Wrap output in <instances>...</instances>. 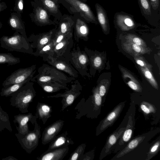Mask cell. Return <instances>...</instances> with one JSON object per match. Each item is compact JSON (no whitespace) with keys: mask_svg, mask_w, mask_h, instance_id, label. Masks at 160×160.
Instances as JSON below:
<instances>
[{"mask_svg":"<svg viewBox=\"0 0 160 160\" xmlns=\"http://www.w3.org/2000/svg\"><path fill=\"white\" fill-rule=\"evenodd\" d=\"M68 76L61 71L47 64H43L38 69V73L34 76L30 81L36 82L54 81L62 84H67L76 79Z\"/></svg>","mask_w":160,"mask_h":160,"instance_id":"6da1fadb","label":"cell"},{"mask_svg":"<svg viewBox=\"0 0 160 160\" xmlns=\"http://www.w3.org/2000/svg\"><path fill=\"white\" fill-rule=\"evenodd\" d=\"M33 85L32 82H29L11 95V101L12 105L18 108L22 112H28L29 104L36 96Z\"/></svg>","mask_w":160,"mask_h":160,"instance_id":"7a4b0ae2","label":"cell"},{"mask_svg":"<svg viewBox=\"0 0 160 160\" xmlns=\"http://www.w3.org/2000/svg\"><path fill=\"white\" fill-rule=\"evenodd\" d=\"M0 44L2 48L9 51L32 55L33 52L28 38L19 33H15L11 36H2L0 39Z\"/></svg>","mask_w":160,"mask_h":160,"instance_id":"3957f363","label":"cell"},{"mask_svg":"<svg viewBox=\"0 0 160 160\" xmlns=\"http://www.w3.org/2000/svg\"><path fill=\"white\" fill-rule=\"evenodd\" d=\"M66 58L81 75L88 76L87 66L88 59L85 51H81L78 46L72 48Z\"/></svg>","mask_w":160,"mask_h":160,"instance_id":"277c9868","label":"cell"},{"mask_svg":"<svg viewBox=\"0 0 160 160\" xmlns=\"http://www.w3.org/2000/svg\"><path fill=\"white\" fill-rule=\"evenodd\" d=\"M82 90V86L79 82L76 80L72 82L70 89L66 90L63 93L48 96L46 98H62V107L61 110L63 111L73 103L75 99L80 95Z\"/></svg>","mask_w":160,"mask_h":160,"instance_id":"5b68a950","label":"cell"},{"mask_svg":"<svg viewBox=\"0 0 160 160\" xmlns=\"http://www.w3.org/2000/svg\"><path fill=\"white\" fill-rule=\"evenodd\" d=\"M36 66L33 65L25 68H19L8 76L2 83L3 87L25 81H30L36 72Z\"/></svg>","mask_w":160,"mask_h":160,"instance_id":"8992f818","label":"cell"},{"mask_svg":"<svg viewBox=\"0 0 160 160\" xmlns=\"http://www.w3.org/2000/svg\"><path fill=\"white\" fill-rule=\"evenodd\" d=\"M45 62L58 70L65 72L71 77L76 78L78 77V72L65 58H55L49 56Z\"/></svg>","mask_w":160,"mask_h":160,"instance_id":"52a82bcc","label":"cell"},{"mask_svg":"<svg viewBox=\"0 0 160 160\" xmlns=\"http://www.w3.org/2000/svg\"><path fill=\"white\" fill-rule=\"evenodd\" d=\"M34 125V130L31 131H29L27 133L24 135L25 136L22 140L23 148L29 153L37 148L41 137V128L37 121H35Z\"/></svg>","mask_w":160,"mask_h":160,"instance_id":"ba28073f","label":"cell"},{"mask_svg":"<svg viewBox=\"0 0 160 160\" xmlns=\"http://www.w3.org/2000/svg\"><path fill=\"white\" fill-rule=\"evenodd\" d=\"M57 29L55 28L47 32L33 35L28 38L32 48L36 49L35 52L38 51L52 40L55 37Z\"/></svg>","mask_w":160,"mask_h":160,"instance_id":"9c48e42d","label":"cell"},{"mask_svg":"<svg viewBox=\"0 0 160 160\" xmlns=\"http://www.w3.org/2000/svg\"><path fill=\"white\" fill-rule=\"evenodd\" d=\"M74 8L85 21L97 24L98 21L89 6L79 0H65Z\"/></svg>","mask_w":160,"mask_h":160,"instance_id":"30bf717a","label":"cell"},{"mask_svg":"<svg viewBox=\"0 0 160 160\" xmlns=\"http://www.w3.org/2000/svg\"><path fill=\"white\" fill-rule=\"evenodd\" d=\"M64 122L62 120H58L45 128L41 138L42 143L43 145L50 142L56 138L61 130Z\"/></svg>","mask_w":160,"mask_h":160,"instance_id":"8fae6325","label":"cell"},{"mask_svg":"<svg viewBox=\"0 0 160 160\" xmlns=\"http://www.w3.org/2000/svg\"><path fill=\"white\" fill-rule=\"evenodd\" d=\"M124 102L120 103L100 122L96 129V135H98L112 125L119 116L124 106Z\"/></svg>","mask_w":160,"mask_h":160,"instance_id":"7c38bea8","label":"cell"},{"mask_svg":"<svg viewBox=\"0 0 160 160\" xmlns=\"http://www.w3.org/2000/svg\"><path fill=\"white\" fill-rule=\"evenodd\" d=\"M73 45L72 35L65 38L55 46L53 57L66 58L69 55Z\"/></svg>","mask_w":160,"mask_h":160,"instance_id":"4fadbf2b","label":"cell"},{"mask_svg":"<svg viewBox=\"0 0 160 160\" xmlns=\"http://www.w3.org/2000/svg\"><path fill=\"white\" fill-rule=\"evenodd\" d=\"M74 142L72 138L68 135V132L65 131L61 134L57 136L51 142L47 150V152L52 150L68 146L73 145Z\"/></svg>","mask_w":160,"mask_h":160,"instance_id":"5bb4252c","label":"cell"},{"mask_svg":"<svg viewBox=\"0 0 160 160\" xmlns=\"http://www.w3.org/2000/svg\"><path fill=\"white\" fill-rule=\"evenodd\" d=\"M74 38L75 40L78 42L79 39L86 40L88 33V26L82 19V18H77L74 19Z\"/></svg>","mask_w":160,"mask_h":160,"instance_id":"9a60e30c","label":"cell"},{"mask_svg":"<svg viewBox=\"0 0 160 160\" xmlns=\"http://www.w3.org/2000/svg\"><path fill=\"white\" fill-rule=\"evenodd\" d=\"M125 128H121L111 134L108 138L105 145L101 153L100 159L101 160L111 152L112 148L122 136Z\"/></svg>","mask_w":160,"mask_h":160,"instance_id":"2e32d148","label":"cell"},{"mask_svg":"<svg viewBox=\"0 0 160 160\" xmlns=\"http://www.w3.org/2000/svg\"><path fill=\"white\" fill-rule=\"evenodd\" d=\"M37 118L35 116H33L31 113L25 115H18L15 116V120L18 124V130L19 132L22 135H24L29 131L28 122L30 121L34 124Z\"/></svg>","mask_w":160,"mask_h":160,"instance_id":"e0dca14e","label":"cell"},{"mask_svg":"<svg viewBox=\"0 0 160 160\" xmlns=\"http://www.w3.org/2000/svg\"><path fill=\"white\" fill-rule=\"evenodd\" d=\"M69 151L68 146L44 152L37 159L38 160H62Z\"/></svg>","mask_w":160,"mask_h":160,"instance_id":"ac0fdd59","label":"cell"},{"mask_svg":"<svg viewBox=\"0 0 160 160\" xmlns=\"http://www.w3.org/2000/svg\"><path fill=\"white\" fill-rule=\"evenodd\" d=\"M52 107L43 102H38L36 107V118L42 120L43 124L46 123L48 119L51 116Z\"/></svg>","mask_w":160,"mask_h":160,"instance_id":"d6986e66","label":"cell"},{"mask_svg":"<svg viewBox=\"0 0 160 160\" xmlns=\"http://www.w3.org/2000/svg\"><path fill=\"white\" fill-rule=\"evenodd\" d=\"M59 22L57 30L63 34L72 32L74 28V18L67 15L62 16Z\"/></svg>","mask_w":160,"mask_h":160,"instance_id":"ffe728a7","label":"cell"},{"mask_svg":"<svg viewBox=\"0 0 160 160\" xmlns=\"http://www.w3.org/2000/svg\"><path fill=\"white\" fill-rule=\"evenodd\" d=\"M35 18L36 22L41 26L55 24L54 22L50 19L45 8L42 7L38 6L36 8Z\"/></svg>","mask_w":160,"mask_h":160,"instance_id":"44dd1931","label":"cell"},{"mask_svg":"<svg viewBox=\"0 0 160 160\" xmlns=\"http://www.w3.org/2000/svg\"><path fill=\"white\" fill-rule=\"evenodd\" d=\"M42 89L48 93H53L61 89L68 90L67 84H62L54 81L38 83Z\"/></svg>","mask_w":160,"mask_h":160,"instance_id":"7402d4cb","label":"cell"},{"mask_svg":"<svg viewBox=\"0 0 160 160\" xmlns=\"http://www.w3.org/2000/svg\"><path fill=\"white\" fill-rule=\"evenodd\" d=\"M116 22L118 26L122 30L132 29L135 26L134 21L130 16L118 14L116 16Z\"/></svg>","mask_w":160,"mask_h":160,"instance_id":"603a6c76","label":"cell"},{"mask_svg":"<svg viewBox=\"0 0 160 160\" xmlns=\"http://www.w3.org/2000/svg\"><path fill=\"white\" fill-rule=\"evenodd\" d=\"M134 128L132 118L129 116L127 125L118 143L119 146H122L128 142L132 137Z\"/></svg>","mask_w":160,"mask_h":160,"instance_id":"cb8c5ba5","label":"cell"},{"mask_svg":"<svg viewBox=\"0 0 160 160\" xmlns=\"http://www.w3.org/2000/svg\"><path fill=\"white\" fill-rule=\"evenodd\" d=\"M145 138V136H141L134 138L131 140L122 150L117 153L112 159H113L114 158H120L132 151L142 142Z\"/></svg>","mask_w":160,"mask_h":160,"instance_id":"d4e9b609","label":"cell"},{"mask_svg":"<svg viewBox=\"0 0 160 160\" xmlns=\"http://www.w3.org/2000/svg\"><path fill=\"white\" fill-rule=\"evenodd\" d=\"M95 8L97 19L102 30L107 32L109 27L108 20L105 10L99 4L96 3Z\"/></svg>","mask_w":160,"mask_h":160,"instance_id":"484cf974","label":"cell"},{"mask_svg":"<svg viewBox=\"0 0 160 160\" xmlns=\"http://www.w3.org/2000/svg\"><path fill=\"white\" fill-rule=\"evenodd\" d=\"M42 5L51 15L60 20L62 17L58 8V5L52 0H40Z\"/></svg>","mask_w":160,"mask_h":160,"instance_id":"4316f807","label":"cell"},{"mask_svg":"<svg viewBox=\"0 0 160 160\" xmlns=\"http://www.w3.org/2000/svg\"><path fill=\"white\" fill-rule=\"evenodd\" d=\"M123 48L128 52L134 55H139L147 53L148 49L146 47L126 42L123 44Z\"/></svg>","mask_w":160,"mask_h":160,"instance_id":"83f0119b","label":"cell"},{"mask_svg":"<svg viewBox=\"0 0 160 160\" xmlns=\"http://www.w3.org/2000/svg\"><path fill=\"white\" fill-rule=\"evenodd\" d=\"M52 40L49 43L42 47L38 51L36 52H33L32 55L35 56H39L42 57L43 60L44 61H45L48 56L53 57L54 46L53 44Z\"/></svg>","mask_w":160,"mask_h":160,"instance_id":"f1b7e54d","label":"cell"},{"mask_svg":"<svg viewBox=\"0 0 160 160\" xmlns=\"http://www.w3.org/2000/svg\"><path fill=\"white\" fill-rule=\"evenodd\" d=\"M20 62L19 58L14 57L11 53H0V64L12 65L18 64Z\"/></svg>","mask_w":160,"mask_h":160,"instance_id":"f546056e","label":"cell"},{"mask_svg":"<svg viewBox=\"0 0 160 160\" xmlns=\"http://www.w3.org/2000/svg\"><path fill=\"white\" fill-rule=\"evenodd\" d=\"M28 82H29L25 81L20 83L14 84L3 87L2 89L0 95L2 96H11Z\"/></svg>","mask_w":160,"mask_h":160,"instance_id":"4dcf8cb0","label":"cell"},{"mask_svg":"<svg viewBox=\"0 0 160 160\" xmlns=\"http://www.w3.org/2000/svg\"><path fill=\"white\" fill-rule=\"evenodd\" d=\"M86 146V143H82L79 145L71 154L68 160H78L79 158L84 153Z\"/></svg>","mask_w":160,"mask_h":160,"instance_id":"1f68e13d","label":"cell"},{"mask_svg":"<svg viewBox=\"0 0 160 160\" xmlns=\"http://www.w3.org/2000/svg\"><path fill=\"white\" fill-rule=\"evenodd\" d=\"M92 96L95 109L98 112L102 103V98L99 93L98 87H97L93 89Z\"/></svg>","mask_w":160,"mask_h":160,"instance_id":"d6a6232c","label":"cell"},{"mask_svg":"<svg viewBox=\"0 0 160 160\" xmlns=\"http://www.w3.org/2000/svg\"><path fill=\"white\" fill-rule=\"evenodd\" d=\"M126 42L134 43L138 45L146 47L144 42L138 36L132 34H128L126 37Z\"/></svg>","mask_w":160,"mask_h":160,"instance_id":"836d02e7","label":"cell"},{"mask_svg":"<svg viewBox=\"0 0 160 160\" xmlns=\"http://www.w3.org/2000/svg\"><path fill=\"white\" fill-rule=\"evenodd\" d=\"M141 69L148 81L155 88L158 89V86L151 72L146 68L141 67Z\"/></svg>","mask_w":160,"mask_h":160,"instance_id":"e575fe53","label":"cell"},{"mask_svg":"<svg viewBox=\"0 0 160 160\" xmlns=\"http://www.w3.org/2000/svg\"><path fill=\"white\" fill-rule=\"evenodd\" d=\"M140 108L142 111L146 114L154 113L156 112V108L153 105L146 102L141 103Z\"/></svg>","mask_w":160,"mask_h":160,"instance_id":"d590c367","label":"cell"},{"mask_svg":"<svg viewBox=\"0 0 160 160\" xmlns=\"http://www.w3.org/2000/svg\"><path fill=\"white\" fill-rule=\"evenodd\" d=\"M9 23L13 28L23 31V27L19 19L16 16L13 15L11 17L9 20Z\"/></svg>","mask_w":160,"mask_h":160,"instance_id":"8d00e7d4","label":"cell"},{"mask_svg":"<svg viewBox=\"0 0 160 160\" xmlns=\"http://www.w3.org/2000/svg\"><path fill=\"white\" fill-rule=\"evenodd\" d=\"M160 140L156 141L150 148L146 160H149L152 158L158 151L160 148Z\"/></svg>","mask_w":160,"mask_h":160,"instance_id":"74e56055","label":"cell"},{"mask_svg":"<svg viewBox=\"0 0 160 160\" xmlns=\"http://www.w3.org/2000/svg\"><path fill=\"white\" fill-rule=\"evenodd\" d=\"M140 7L144 13L148 15L151 14V5L148 0H138Z\"/></svg>","mask_w":160,"mask_h":160,"instance_id":"f35d334b","label":"cell"},{"mask_svg":"<svg viewBox=\"0 0 160 160\" xmlns=\"http://www.w3.org/2000/svg\"><path fill=\"white\" fill-rule=\"evenodd\" d=\"M127 84L128 86L132 90L138 92H141V87L135 79H134L132 81H129Z\"/></svg>","mask_w":160,"mask_h":160,"instance_id":"ab89813d","label":"cell"},{"mask_svg":"<svg viewBox=\"0 0 160 160\" xmlns=\"http://www.w3.org/2000/svg\"><path fill=\"white\" fill-rule=\"evenodd\" d=\"M94 150L93 149L84 154L79 158L78 160H92L94 158Z\"/></svg>","mask_w":160,"mask_h":160,"instance_id":"60d3db41","label":"cell"},{"mask_svg":"<svg viewBox=\"0 0 160 160\" xmlns=\"http://www.w3.org/2000/svg\"><path fill=\"white\" fill-rule=\"evenodd\" d=\"M91 61L92 66L95 68H99L102 63V59L100 57L97 56L93 58H91Z\"/></svg>","mask_w":160,"mask_h":160,"instance_id":"b9f144b4","label":"cell"},{"mask_svg":"<svg viewBox=\"0 0 160 160\" xmlns=\"http://www.w3.org/2000/svg\"><path fill=\"white\" fill-rule=\"evenodd\" d=\"M8 118L7 115L5 114V112L0 109V122H7L8 121Z\"/></svg>","mask_w":160,"mask_h":160,"instance_id":"7bdbcfd3","label":"cell"},{"mask_svg":"<svg viewBox=\"0 0 160 160\" xmlns=\"http://www.w3.org/2000/svg\"><path fill=\"white\" fill-rule=\"evenodd\" d=\"M106 88V87L103 84L100 85L98 87L99 93L102 98L105 95L107 91Z\"/></svg>","mask_w":160,"mask_h":160,"instance_id":"ee69618b","label":"cell"},{"mask_svg":"<svg viewBox=\"0 0 160 160\" xmlns=\"http://www.w3.org/2000/svg\"><path fill=\"white\" fill-rule=\"evenodd\" d=\"M151 4L154 9H156L158 7L159 0H150Z\"/></svg>","mask_w":160,"mask_h":160,"instance_id":"f6af8a7d","label":"cell"},{"mask_svg":"<svg viewBox=\"0 0 160 160\" xmlns=\"http://www.w3.org/2000/svg\"><path fill=\"white\" fill-rule=\"evenodd\" d=\"M136 61L137 63L141 67L143 68H147L145 62L139 58H136Z\"/></svg>","mask_w":160,"mask_h":160,"instance_id":"bcb514c9","label":"cell"},{"mask_svg":"<svg viewBox=\"0 0 160 160\" xmlns=\"http://www.w3.org/2000/svg\"><path fill=\"white\" fill-rule=\"evenodd\" d=\"M18 7L19 9L22 11L23 8V0H19L18 3Z\"/></svg>","mask_w":160,"mask_h":160,"instance_id":"7dc6e473","label":"cell"},{"mask_svg":"<svg viewBox=\"0 0 160 160\" xmlns=\"http://www.w3.org/2000/svg\"><path fill=\"white\" fill-rule=\"evenodd\" d=\"M53 1L55 2L56 3H57V4L58 5V0H52Z\"/></svg>","mask_w":160,"mask_h":160,"instance_id":"c3c4849f","label":"cell"},{"mask_svg":"<svg viewBox=\"0 0 160 160\" xmlns=\"http://www.w3.org/2000/svg\"><path fill=\"white\" fill-rule=\"evenodd\" d=\"M84 2H86L87 0H79Z\"/></svg>","mask_w":160,"mask_h":160,"instance_id":"681fc988","label":"cell"},{"mask_svg":"<svg viewBox=\"0 0 160 160\" xmlns=\"http://www.w3.org/2000/svg\"><path fill=\"white\" fill-rule=\"evenodd\" d=\"M2 7V6L1 5V4H0V11H1V10Z\"/></svg>","mask_w":160,"mask_h":160,"instance_id":"f907efd6","label":"cell"}]
</instances>
